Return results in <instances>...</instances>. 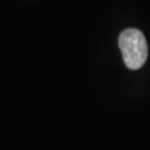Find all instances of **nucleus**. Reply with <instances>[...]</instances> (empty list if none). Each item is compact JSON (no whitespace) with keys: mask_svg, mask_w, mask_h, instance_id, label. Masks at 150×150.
<instances>
[{"mask_svg":"<svg viewBox=\"0 0 150 150\" xmlns=\"http://www.w3.org/2000/svg\"><path fill=\"white\" fill-rule=\"evenodd\" d=\"M119 48L125 64L131 70L141 68L148 57V45L144 33L138 29H126L119 36Z\"/></svg>","mask_w":150,"mask_h":150,"instance_id":"f257e3e1","label":"nucleus"}]
</instances>
